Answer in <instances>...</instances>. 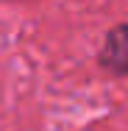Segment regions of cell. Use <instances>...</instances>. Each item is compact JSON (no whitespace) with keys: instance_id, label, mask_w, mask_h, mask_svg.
Wrapping results in <instances>:
<instances>
[{"instance_id":"cell-1","label":"cell","mask_w":128,"mask_h":131,"mask_svg":"<svg viewBox=\"0 0 128 131\" xmlns=\"http://www.w3.org/2000/svg\"><path fill=\"white\" fill-rule=\"evenodd\" d=\"M103 64H109L117 73H128V28H120L109 36L103 50Z\"/></svg>"}]
</instances>
